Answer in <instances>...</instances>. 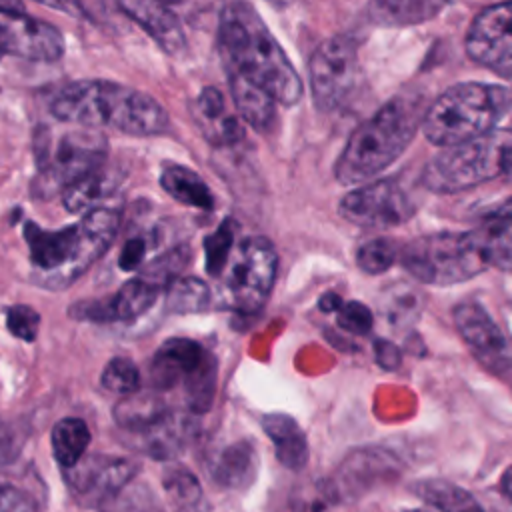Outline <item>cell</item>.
<instances>
[{
    "label": "cell",
    "mask_w": 512,
    "mask_h": 512,
    "mask_svg": "<svg viewBox=\"0 0 512 512\" xmlns=\"http://www.w3.org/2000/svg\"><path fill=\"white\" fill-rule=\"evenodd\" d=\"M218 46L226 72H236L262 86L278 104L292 106L302 98L298 72L250 4L234 0L224 6Z\"/></svg>",
    "instance_id": "6da1fadb"
},
{
    "label": "cell",
    "mask_w": 512,
    "mask_h": 512,
    "mask_svg": "<svg viewBox=\"0 0 512 512\" xmlns=\"http://www.w3.org/2000/svg\"><path fill=\"white\" fill-rule=\"evenodd\" d=\"M120 214L114 208L96 206L72 226L44 230L26 222L24 240L30 250L32 278L48 290L74 284L114 242Z\"/></svg>",
    "instance_id": "7a4b0ae2"
},
{
    "label": "cell",
    "mask_w": 512,
    "mask_h": 512,
    "mask_svg": "<svg viewBox=\"0 0 512 512\" xmlns=\"http://www.w3.org/2000/svg\"><path fill=\"white\" fill-rule=\"evenodd\" d=\"M50 110L62 124L108 126L130 136L162 134L168 126L166 110L152 96L108 80L66 84L52 98Z\"/></svg>",
    "instance_id": "3957f363"
},
{
    "label": "cell",
    "mask_w": 512,
    "mask_h": 512,
    "mask_svg": "<svg viewBox=\"0 0 512 512\" xmlns=\"http://www.w3.org/2000/svg\"><path fill=\"white\" fill-rule=\"evenodd\" d=\"M420 102L408 96L390 98L372 118L360 124L342 148L334 176L340 184H362L388 168L422 126Z\"/></svg>",
    "instance_id": "277c9868"
},
{
    "label": "cell",
    "mask_w": 512,
    "mask_h": 512,
    "mask_svg": "<svg viewBox=\"0 0 512 512\" xmlns=\"http://www.w3.org/2000/svg\"><path fill=\"white\" fill-rule=\"evenodd\" d=\"M504 252V244L480 228L414 238L400 248L398 258L404 270L418 282L450 286L478 276Z\"/></svg>",
    "instance_id": "5b68a950"
},
{
    "label": "cell",
    "mask_w": 512,
    "mask_h": 512,
    "mask_svg": "<svg viewBox=\"0 0 512 512\" xmlns=\"http://www.w3.org/2000/svg\"><path fill=\"white\" fill-rule=\"evenodd\" d=\"M512 102L510 90L462 82L444 90L422 116V132L436 146H454L494 130Z\"/></svg>",
    "instance_id": "8992f818"
},
{
    "label": "cell",
    "mask_w": 512,
    "mask_h": 512,
    "mask_svg": "<svg viewBox=\"0 0 512 512\" xmlns=\"http://www.w3.org/2000/svg\"><path fill=\"white\" fill-rule=\"evenodd\" d=\"M62 132L42 130L36 140V166L34 192L48 198L64 192L70 184L106 164L108 142L98 128L74 126Z\"/></svg>",
    "instance_id": "52a82bcc"
},
{
    "label": "cell",
    "mask_w": 512,
    "mask_h": 512,
    "mask_svg": "<svg viewBox=\"0 0 512 512\" xmlns=\"http://www.w3.org/2000/svg\"><path fill=\"white\" fill-rule=\"evenodd\" d=\"M512 134L488 132L480 138L444 146L422 172V184L434 192H460L502 174V158Z\"/></svg>",
    "instance_id": "ba28073f"
},
{
    "label": "cell",
    "mask_w": 512,
    "mask_h": 512,
    "mask_svg": "<svg viewBox=\"0 0 512 512\" xmlns=\"http://www.w3.org/2000/svg\"><path fill=\"white\" fill-rule=\"evenodd\" d=\"M278 254L264 236L244 238L222 270V304L240 314L258 312L274 286Z\"/></svg>",
    "instance_id": "9c48e42d"
},
{
    "label": "cell",
    "mask_w": 512,
    "mask_h": 512,
    "mask_svg": "<svg viewBox=\"0 0 512 512\" xmlns=\"http://www.w3.org/2000/svg\"><path fill=\"white\" fill-rule=\"evenodd\" d=\"M312 100L318 110L332 112L350 96L358 78V46L350 36L326 38L308 64Z\"/></svg>",
    "instance_id": "30bf717a"
},
{
    "label": "cell",
    "mask_w": 512,
    "mask_h": 512,
    "mask_svg": "<svg viewBox=\"0 0 512 512\" xmlns=\"http://www.w3.org/2000/svg\"><path fill=\"white\" fill-rule=\"evenodd\" d=\"M338 212L362 228H392L408 222L416 206L396 180H376L344 194Z\"/></svg>",
    "instance_id": "8fae6325"
},
{
    "label": "cell",
    "mask_w": 512,
    "mask_h": 512,
    "mask_svg": "<svg viewBox=\"0 0 512 512\" xmlns=\"http://www.w3.org/2000/svg\"><path fill=\"white\" fill-rule=\"evenodd\" d=\"M138 468L132 458L92 454L64 468V480L78 504L102 506L134 480Z\"/></svg>",
    "instance_id": "7c38bea8"
},
{
    "label": "cell",
    "mask_w": 512,
    "mask_h": 512,
    "mask_svg": "<svg viewBox=\"0 0 512 512\" xmlns=\"http://www.w3.org/2000/svg\"><path fill=\"white\" fill-rule=\"evenodd\" d=\"M454 324L486 370L498 376L512 372V342L478 302L458 304L454 308Z\"/></svg>",
    "instance_id": "4fadbf2b"
},
{
    "label": "cell",
    "mask_w": 512,
    "mask_h": 512,
    "mask_svg": "<svg viewBox=\"0 0 512 512\" xmlns=\"http://www.w3.org/2000/svg\"><path fill=\"white\" fill-rule=\"evenodd\" d=\"M468 56L482 66L512 62V0L478 12L464 40Z\"/></svg>",
    "instance_id": "5bb4252c"
},
{
    "label": "cell",
    "mask_w": 512,
    "mask_h": 512,
    "mask_svg": "<svg viewBox=\"0 0 512 512\" xmlns=\"http://www.w3.org/2000/svg\"><path fill=\"white\" fill-rule=\"evenodd\" d=\"M160 286L142 274L128 280L112 296L100 300H82L68 308L76 320L88 322H126L144 314L156 300Z\"/></svg>",
    "instance_id": "9a60e30c"
},
{
    "label": "cell",
    "mask_w": 512,
    "mask_h": 512,
    "mask_svg": "<svg viewBox=\"0 0 512 512\" xmlns=\"http://www.w3.org/2000/svg\"><path fill=\"white\" fill-rule=\"evenodd\" d=\"M0 24L6 54L34 62H56L62 58L64 38L56 26L26 14L4 16Z\"/></svg>",
    "instance_id": "2e32d148"
},
{
    "label": "cell",
    "mask_w": 512,
    "mask_h": 512,
    "mask_svg": "<svg viewBox=\"0 0 512 512\" xmlns=\"http://www.w3.org/2000/svg\"><path fill=\"white\" fill-rule=\"evenodd\" d=\"M196 434V422L184 412H170L160 422L138 430L124 432V444L140 454L156 460H170L186 446Z\"/></svg>",
    "instance_id": "e0dca14e"
},
{
    "label": "cell",
    "mask_w": 512,
    "mask_h": 512,
    "mask_svg": "<svg viewBox=\"0 0 512 512\" xmlns=\"http://www.w3.org/2000/svg\"><path fill=\"white\" fill-rule=\"evenodd\" d=\"M212 354L190 338H170L150 362V384L156 390H170L184 384Z\"/></svg>",
    "instance_id": "ac0fdd59"
},
{
    "label": "cell",
    "mask_w": 512,
    "mask_h": 512,
    "mask_svg": "<svg viewBox=\"0 0 512 512\" xmlns=\"http://www.w3.org/2000/svg\"><path fill=\"white\" fill-rule=\"evenodd\" d=\"M192 118L202 136L214 146H230L244 136L240 116L228 108L224 94L214 86L200 90L192 104Z\"/></svg>",
    "instance_id": "d6986e66"
},
{
    "label": "cell",
    "mask_w": 512,
    "mask_h": 512,
    "mask_svg": "<svg viewBox=\"0 0 512 512\" xmlns=\"http://www.w3.org/2000/svg\"><path fill=\"white\" fill-rule=\"evenodd\" d=\"M122 12L142 26L170 54H178L186 46V38L176 14L160 0H116Z\"/></svg>",
    "instance_id": "ffe728a7"
},
{
    "label": "cell",
    "mask_w": 512,
    "mask_h": 512,
    "mask_svg": "<svg viewBox=\"0 0 512 512\" xmlns=\"http://www.w3.org/2000/svg\"><path fill=\"white\" fill-rule=\"evenodd\" d=\"M396 464L392 454L382 450H358L350 454L338 468L334 476V488L340 496H356L358 492L368 490L372 484L382 480L386 474H394Z\"/></svg>",
    "instance_id": "44dd1931"
},
{
    "label": "cell",
    "mask_w": 512,
    "mask_h": 512,
    "mask_svg": "<svg viewBox=\"0 0 512 512\" xmlns=\"http://www.w3.org/2000/svg\"><path fill=\"white\" fill-rule=\"evenodd\" d=\"M258 472V452L248 440L232 442L210 458V478L222 488H246Z\"/></svg>",
    "instance_id": "7402d4cb"
},
{
    "label": "cell",
    "mask_w": 512,
    "mask_h": 512,
    "mask_svg": "<svg viewBox=\"0 0 512 512\" xmlns=\"http://www.w3.org/2000/svg\"><path fill=\"white\" fill-rule=\"evenodd\" d=\"M228 88L232 94L234 110L246 124L258 132H264L272 126L278 102L262 86L236 72H228Z\"/></svg>",
    "instance_id": "603a6c76"
},
{
    "label": "cell",
    "mask_w": 512,
    "mask_h": 512,
    "mask_svg": "<svg viewBox=\"0 0 512 512\" xmlns=\"http://www.w3.org/2000/svg\"><path fill=\"white\" fill-rule=\"evenodd\" d=\"M262 428L274 444L276 458L290 470H300L308 462V442L298 422L282 412L262 416Z\"/></svg>",
    "instance_id": "cb8c5ba5"
},
{
    "label": "cell",
    "mask_w": 512,
    "mask_h": 512,
    "mask_svg": "<svg viewBox=\"0 0 512 512\" xmlns=\"http://www.w3.org/2000/svg\"><path fill=\"white\" fill-rule=\"evenodd\" d=\"M378 308L382 318L400 332L418 322L424 308V294L410 282H396L382 290Z\"/></svg>",
    "instance_id": "d4e9b609"
},
{
    "label": "cell",
    "mask_w": 512,
    "mask_h": 512,
    "mask_svg": "<svg viewBox=\"0 0 512 512\" xmlns=\"http://www.w3.org/2000/svg\"><path fill=\"white\" fill-rule=\"evenodd\" d=\"M118 186H120V174L112 168L100 166L94 172H90L84 178L70 184L62 192V202H64L66 210H70V212L92 210L98 206V202H102L104 198L114 194V190Z\"/></svg>",
    "instance_id": "484cf974"
},
{
    "label": "cell",
    "mask_w": 512,
    "mask_h": 512,
    "mask_svg": "<svg viewBox=\"0 0 512 512\" xmlns=\"http://www.w3.org/2000/svg\"><path fill=\"white\" fill-rule=\"evenodd\" d=\"M160 184L164 192H168L180 204L198 208V210H212L214 196L206 182L190 168L180 164H170L160 174Z\"/></svg>",
    "instance_id": "4316f807"
},
{
    "label": "cell",
    "mask_w": 512,
    "mask_h": 512,
    "mask_svg": "<svg viewBox=\"0 0 512 512\" xmlns=\"http://www.w3.org/2000/svg\"><path fill=\"white\" fill-rule=\"evenodd\" d=\"M170 412L172 410L158 394L134 392L114 406V420L124 432H138L160 422Z\"/></svg>",
    "instance_id": "83f0119b"
},
{
    "label": "cell",
    "mask_w": 512,
    "mask_h": 512,
    "mask_svg": "<svg viewBox=\"0 0 512 512\" xmlns=\"http://www.w3.org/2000/svg\"><path fill=\"white\" fill-rule=\"evenodd\" d=\"M450 0H372L370 14L376 24L408 26L434 18Z\"/></svg>",
    "instance_id": "f1b7e54d"
},
{
    "label": "cell",
    "mask_w": 512,
    "mask_h": 512,
    "mask_svg": "<svg viewBox=\"0 0 512 512\" xmlns=\"http://www.w3.org/2000/svg\"><path fill=\"white\" fill-rule=\"evenodd\" d=\"M412 490L438 512H484L480 502L468 490L450 480L426 478L412 484Z\"/></svg>",
    "instance_id": "f546056e"
},
{
    "label": "cell",
    "mask_w": 512,
    "mask_h": 512,
    "mask_svg": "<svg viewBox=\"0 0 512 512\" xmlns=\"http://www.w3.org/2000/svg\"><path fill=\"white\" fill-rule=\"evenodd\" d=\"M50 442L54 458L64 470L74 466L84 456L90 444V430L82 418L68 416L52 426Z\"/></svg>",
    "instance_id": "4dcf8cb0"
},
{
    "label": "cell",
    "mask_w": 512,
    "mask_h": 512,
    "mask_svg": "<svg viewBox=\"0 0 512 512\" xmlns=\"http://www.w3.org/2000/svg\"><path fill=\"white\" fill-rule=\"evenodd\" d=\"M210 288L206 282L194 276L174 278L166 290V310L172 314L202 312L210 304Z\"/></svg>",
    "instance_id": "1f68e13d"
},
{
    "label": "cell",
    "mask_w": 512,
    "mask_h": 512,
    "mask_svg": "<svg viewBox=\"0 0 512 512\" xmlns=\"http://www.w3.org/2000/svg\"><path fill=\"white\" fill-rule=\"evenodd\" d=\"M164 488L174 512H202L204 492L196 476L184 468H172L164 474Z\"/></svg>",
    "instance_id": "d6a6232c"
},
{
    "label": "cell",
    "mask_w": 512,
    "mask_h": 512,
    "mask_svg": "<svg viewBox=\"0 0 512 512\" xmlns=\"http://www.w3.org/2000/svg\"><path fill=\"white\" fill-rule=\"evenodd\" d=\"M216 360L210 356L182 386H184V396L186 404L192 412H206L216 394Z\"/></svg>",
    "instance_id": "836d02e7"
},
{
    "label": "cell",
    "mask_w": 512,
    "mask_h": 512,
    "mask_svg": "<svg viewBox=\"0 0 512 512\" xmlns=\"http://www.w3.org/2000/svg\"><path fill=\"white\" fill-rule=\"evenodd\" d=\"M236 234V222L232 218L222 220V224L204 238V254H206V272L212 276H220L226 268V262L232 254Z\"/></svg>",
    "instance_id": "e575fe53"
},
{
    "label": "cell",
    "mask_w": 512,
    "mask_h": 512,
    "mask_svg": "<svg viewBox=\"0 0 512 512\" xmlns=\"http://www.w3.org/2000/svg\"><path fill=\"white\" fill-rule=\"evenodd\" d=\"M400 248L388 238H374L364 242L356 252V264L366 274L386 272L398 258Z\"/></svg>",
    "instance_id": "d590c367"
},
{
    "label": "cell",
    "mask_w": 512,
    "mask_h": 512,
    "mask_svg": "<svg viewBox=\"0 0 512 512\" xmlns=\"http://www.w3.org/2000/svg\"><path fill=\"white\" fill-rule=\"evenodd\" d=\"M100 382L106 390L120 394V396H130L138 392L140 388V372L136 364L128 358H112L100 376Z\"/></svg>",
    "instance_id": "8d00e7d4"
},
{
    "label": "cell",
    "mask_w": 512,
    "mask_h": 512,
    "mask_svg": "<svg viewBox=\"0 0 512 512\" xmlns=\"http://www.w3.org/2000/svg\"><path fill=\"white\" fill-rule=\"evenodd\" d=\"M132 484V482H130ZM126 486L106 504H102L100 512H164L158 498L142 484Z\"/></svg>",
    "instance_id": "74e56055"
},
{
    "label": "cell",
    "mask_w": 512,
    "mask_h": 512,
    "mask_svg": "<svg viewBox=\"0 0 512 512\" xmlns=\"http://www.w3.org/2000/svg\"><path fill=\"white\" fill-rule=\"evenodd\" d=\"M186 260H188V250L184 246L174 248V250L162 254L160 258H156L154 262H150V266L142 272V276L162 288L166 282L170 284L176 278L178 270L186 264Z\"/></svg>",
    "instance_id": "f35d334b"
},
{
    "label": "cell",
    "mask_w": 512,
    "mask_h": 512,
    "mask_svg": "<svg viewBox=\"0 0 512 512\" xmlns=\"http://www.w3.org/2000/svg\"><path fill=\"white\" fill-rule=\"evenodd\" d=\"M6 328L12 336L32 342L38 336L40 328V314L26 304H16L6 310Z\"/></svg>",
    "instance_id": "ab89813d"
},
{
    "label": "cell",
    "mask_w": 512,
    "mask_h": 512,
    "mask_svg": "<svg viewBox=\"0 0 512 512\" xmlns=\"http://www.w3.org/2000/svg\"><path fill=\"white\" fill-rule=\"evenodd\" d=\"M336 322L342 330H346L350 334L366 336L372 330L374 316L368 310V306L352 300V302H342V306L336 312Z\"/></svg>",
    "instance_id": "60d3db41"
},
{
    "label": "cell",
    "mask_w": 512,
    "mask_h": 512,
    "mask_svg": "<svg viewBox=\"0 0 512 512\" xmlns=\"http://www.w3.org/2000/svg\"><path fill=\"white\" fill-rule=\"evenodd\" d=\"M0 512H38V502L26 490L0 482Z\"/></svg>",
    "instance_id": "b9f144b4"
},
{
    "label": "cell",
    "mask_w": 512,
    "mask_h": 512,
    "mask_svg": "<svg viewBox=\"0 0 512 512\" xmlns=\"http://www.w3.org/2000/svg\"><path fill=\"white\" fill-rule=\"evenodd\" d=\"M484 230L498 240H504L510 234V230H512V198H508L492 214L486 216Z\"/></svg>",
    "instance_id": "7bdbcfd3"
},
{
    "label": "cell",
    "mask_w": 512,
    "mask_h": 512,
    "mask_svg": "<svg viewBox=\"0 0 512 512\" xmlns=\"http://www.w3.org/2000/svg\"><path fill=\"white\" fill-rule=\"evenodd\" d=\"M146 250H148V244H146V240L142 236L128 238L122 244V250H120V256H118V266L124 272H132V270L140 268L144 258H146Z\"/></svg>",
    "instance_id": "ee69618b"
},
{
    "label": "cell",
    "mask_w": 512,
    "mask_h": 512,
    "mask_svg": "<svg viewBox=\"0 0 512 512\" xmlns=\"http://www.w3.org/2000/svg\"><path fill=\"white\" fill-rule=\"evenodd\" d=\"M374 352H376V360L382 368L386 370H394L400 366V350L396 344L388 342V340H376L374 342Z\"/></svg>",
    "instance_id": "f6af8a7d"
},
{
    "label": "cell",
    "mask_w": 512,
    "mask_h": 512,
    "mask_svg": "<svg viewBox=\"0 0 512 512\" xmlns=\"http://www.w3.org/2000/svg\"><path fill=\"white\" fill-rule=\"evenodd\" d=\"M16 456V440L4 420H0V466L8 464Z\"/></svg>",
    "instance_id": "bcb514c9"
},
{
    "label": "cell",
    "mask_w": 512,
    "mask_h": 512,
    "mask_svg": "<svg viewBox=\"0 0 512 512\" xmlns=\"http://www.w3.org/2000/svg\"><path fill=\"white\" fill-rule=\"evenodd\" d=\"M340 306H342V298L338 294H334V292H326L318 300V308L322 312H338Z\"/></svg>",
    "instance_id": "7dc6e473"
},
{
    "label": "cell",
    "mask_w": 512,
    "mask_h": 512,
    "mask_svg": "<svg viewBox=\"0 0 512 512\" xmlns=\"http://www.w3.org/2000/svg\"><path fill=\"white\" fill-rule=\"evenodd\" d=\"M0 14L2 16H22L26 14L22 0H0Z\"/></svg>",
    "instance_id": "c3c4849f"
},
{
    "label": "cell",
    "mask_w": 512,
    "mask_h": 512,
    "mask_svg": "<svg viewBox=\"0 0 512 512\" xmlns=\"http://www.w3.org/2000/svg\"><path fill=\"white\" fill-rule=\"evenodd\" d=\"M502 174L508 176L512 180V140L508 142L506 150H504V158H502Z\"/></svg>",
    "instance_id": "681fc988"
},
{
    "label": "cell",
    "mask_w": 512,
    "mask_h": 512,
    "mask_svg": "<svg viewBox=\"0 0 512 512\" xmlns=\"http://www.w3.org/2000/svg\"><path fill=\"white\" fill-rule=\"evenodd\" d=\"M500 486H502V492L506 494V498H510V500H512V466H508V468H506V472L502 474Z\"/></svg>",
    "instance_id": "f907efd6"
},
{
    "label": "cell",
    "mask_w": 512,
    "mask_h": 512,
    "mask_svg": "<svg viewBox=\"0 0 512 512\" xmlns=\"http://www.w3.org/2000/svg\"><path fill=\"white\" fill-rule=\"evenodd\" d=\"M6 54V46H4V30H2V24H0V58Z\"/></svg>",
    "instance_id": "816d5d0a"
},
{
    "label": "cell",
    "mask_w": 512,
    "mask_h": 512,
    "mask_svg": "<svg viewBox=\"0 0 512 512\" xmlns=\"http://www.w3.org/2000/svg\"><path fill=\"white\" fill-rule=\"evenodd\" d=\"M160 2H164V4H180L184 0H160Z\"/></svg>",
    "instance_id": "f5cc1de1"
},
{
    "label": "cell",
    "mask_w": 512,
    "mask_h": 512,
    "mask_svg": "<svg viewBox=\"0 0 512 512\" xmlns=\"http://www.w3.org/2000/svg\"><path fill=\"white\" fill-rule=\"evenodd\" d=\"M270 2H274V4H286V2H290V0H270Z\"/></svg>",
    "instance_id": "db71d44e"
},
{
    "label": "cell",
    "mask_w": 512,
    "mask_h": 512,
    "mask_svg": "<svg viewBox=\"0 0 512 512\" xmlns=\"http://www.w3.org/2000/svg\"><path fill=\"white\" fill-rule=\"evenodd\" d=\"M42 2H48V0H42Z\"/></svg>",
    "instance_id": "11a10c76"
}]
</instances>
